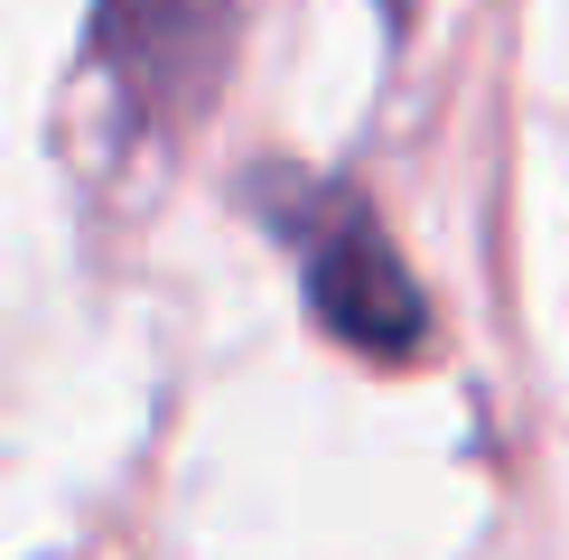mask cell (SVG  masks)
Segmentation results:
<instances>
[{
    "label": "cell",
    "instance_id": "obj_1",
    "mask_svg": "<svg viewBox=\"0 0 569 560\" xmlns=\"http://www.w3.org/2000/svg\"><path fill=\"white\" fill-rule=\"evenodd\" d=\"M308 280H318V318L346 327L355 346H373L383 364H401L420 346V299H411V280H401V262L383 252V233L355 216V197L327 216L318 243H308Z\"/></svg>",
    "mask_w": 569,
    "mask_h": 560
}]
</instances>
